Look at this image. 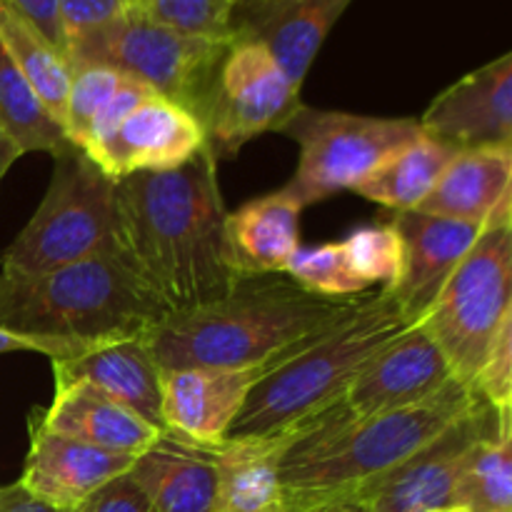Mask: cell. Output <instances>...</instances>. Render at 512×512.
<instances>
[{
  "mask_svg": "<svg viewBox=\"0 0 512 512\" xmlns=\"http://www.w3.org/2000/svg\"><path fill=\"white\" fill-rule=\"evenodd\" d=\"M455 153L458 148L423 133L405 148L395 150L375 173H370L355 188V193L395 213L418 210L420 203L433 193Z\"/></svg>",
  "mask_w": 512,
  "mask_h": 512,
  "instance_id": "25",
  "label": "cell"
},
{
  "mask_svg": "<svg viewBox=\"0 0 512 512\" xmlns=\"http://www.w3.org/2000/svg\"><path fill=\"white\" fill-rule=\"evenodd\" d=\"M53 370L75 375L128 408L145 423L165 433L163 423V370L150 355L145 335L95 345L75 360H58Z\"/></svg>",
  "mask_w": 512,
  "mask_h": 512,
  "instance_id": "23",
  "label": "cell"
},
{
  "mask_svg": "<svg viewBox=\"0 0 512 512\" xmlns=\"http://www.w3.org/2000/svg\"><path fill=\"white\" fill-rule=\"evenodd\" d=\"M510 313L512 220H500L480 230L423 325L448 358L455 378L473 388Z\"/></svg>",
  "mask_w": 512,
  "mask_h": 512,
  "instance_id": "8",
  "label": "cell"
},
{
  "mask_svg": "<svg viewBox=\"0 0 512 512\" xmlns=\"http://www.w3.org/2000/svg\"><path fill=\"white\" fill-rule=\"evenodd\" d=\"M233 40L180 33L133 8L125 18L70 43L68 60L73 68L108 65L120 70L188 110L203 125Z\"/></svg>",
  "mask_w": 512,
  "mask_h": 512,
  "instance_id": "7",
  "label": "cell"
},
{
  "mask_svg": "<svg viewBox=\"0 0 512 512\" xmlns=\"http://www.w3.org/2000/svg\"><path fill=\"white\" fill-rule=\"evenodd\" d=\"M453 378L448 358L425 325H410L365 363L335 408L348 420L373 418L423 403Z\"/></svg>",
  "mask_w": 512,
  "mask_h": 512,
  "instance_id": "12",
  "label": "cell"
},
{
  "mask_svg": "<svg viewBox=\"0 0 512 512\" xmlns=\"http://www.w3.org/2000/svg\"><path fill=\"white\" fill-rule=\"evenodd\" d=\"M435 512H468V510H460V508H455V510H435Z\"/></svg>",
  "mask_w": 512,
  "mask_h": 512,
  "instance_id": "41",
  "label": "cell"
},
{
  "mask_svg": "<svg viewBox=\"0 0 512 512\" xmlns=\"http://www.w3.org/2000/svg\"><path fill=\"white\" fill-rule=\"evenodd\" d=\"M358 300L320 298L288 275H245L225 298L168 315L145 343L160 370L275 363Z\"/></svg>",
  "mask_w": 512,
  "mask_h": 512,
  "instance_id": "3",
  "label": "cell"
},
{
  "mask_svg": "<svg viewBox=\"0 0 512 512\" xmlns=\"http://www.w3.org/2000/svg\"><path fill=\"white\" fill-rule=\"evenodd\" d=\"M278 133L300 148L298 170L283 188L308 208L340 190H355L425 130L413 118H373L300 103Z\"/></svg>",
  "mask_w": 512,
  "mask_h": 512,
  "instance_id": "9",
  "label": "cell"
},
{
  "mask_svg": "<svg viewBox=\"0 0 512 512\" xmlns=\"http://www.w3.org/2000/svg\"><path fill=\"white\" fill-rule=\"evenodd\" d=\"M30 448L18 483L35 498L60 510H78L120 475L130 473L135 455L93 448L48 433L30 418Z\"/></svg>",
  "mask_w": 512,
  "mask_h": 512,
  "instance_id": "17",
  "label": "cell"
},
{
  "mask_svg": "<svg viewBox=\"0 0 512 512\" xmlns=\"http://www.w3.org/2000/svg\"><path fill=\"white\" fill-rule=\"evenodd\" d=\"M288 3V0H238V8H235V15L240 13H250V10H263V8H273V5ZM235 23V20H233Z\"/></svg>",
  "mask_w": 512,
  "mask_h": 512,
  "instance_id": "39",
  "label": "cell"
},
{
  "mask_svg": "<svg viewBox=\"0 0 512 512\" xmlns=\"http://www.w3.org/2000/svg\"><path fill=\"white\" fill-rule=\"evenodd\" d=\"M305 512H365L360 505L350 503V500H340V503H325V505H318V508H310Z\"/></svg>",
  "mask_w": 512,
  "mask_h": 512,
  "instance_id": "40",
  "label": "cell"
},
{
  "mask_svg": "<svg viewBox=\"0 0 512 512\" xmlns=\"http://www.w3.org/2000/svg\"><path fill=\"white\" fill-rule=\"evenodd\" d=\"M303 205L285 188L240 205L225 218V260L245 275H285L300 245Z\"/></svg>",
  "mask_w": 512,
  "mask_h": 512,
  "instance_id": "20",
  "label": "cell"
},
{
  "mask_svg": "<svg viewBox=\"0 0 512 512\" xmlns=\"http://www.w3.org/2000/svg\"><path fill=\"white\" fill-rule=\"evenodd\" d=\"M0 43L33 85L45 108L63 125L70 80H73V65L68 55L55 48L8 0H0Z\"/></svg>",
  "mask_w": 512,
  "mask_h": 512,
  "instance_id": "26",
  "label": "cell"
},
{
  "mask_svg": "<svg viewBox=\"0 0 512 512\" xmlns=\"http://www.w3.org/2000/svg\"><path fill=\"white\" fill-rule=\"evenodd\" d=\"M278 363V360H275ZM275 363L250 368H175L163 370L165 433L203 448H218L243 413L253 385Z\"/></svg>",
  "mask_w": 512,
  "mask_h": 512,
  "instance_id": "14",
  "label": "cell"
},
{
  "mask_svg": "<svg viewBox=\"0 0 512 512\" xmlns=\"http://www.w3.org/2000/svg\"><path fill=\"white\" fill-rule=\"evenodd\" d=\"M118 255L168 313L225 298L240 275L225 260L218 160L208 145L180 168L115 180Z\"/></svg>",
  "mask_w": 512,
  "mask_h": 512,
  "instance_id": "1",
  "label": "cell"
},
{
  "mask_svg": "<svg viewBox=\"0 0 512 512\" xmlns=\"http://www.w3.org/2000/svg\"><path fill=\"white\" fill-rule=\"evenodd\" d=\"M205 148L203 125L153 93L135 105L108 135L85 148L108 178L120 180L135 173H163L180 168Z\"/></svg>",
  "mask_w": 512,
  "mask_h": 512,
  "instance_id": "13",
  "label": "cell"
},
{
  "mask_svg": "<svg viewBox=\"0 0 512 512\" xmlns=\"http://www.w3.org/2000/svg\"><path fill=\"white\" fill-rule=\"evenodd\" d=\"M128 3H130V5H133V8H135V5H138V0H128Z\"/></svg>",
  "mask_w": 512,
  "mask_h": 512,
  "instance_id": "42",
  "label": "cell"
},
{
  "mask_svg": "<svg viewBox=\"0 0 512 512\" xmlns=\"http://www.w3.org/2000/svg\"><path fill=\"white\" fill-rule=\"evenodd\" d=\"M18 158H23V155H20V150L15 148V145L10 143L8 135L0 130V183H3V178L8 175V170L13 168V163Z\"/></svg>",
  "mask_w": 512,
  "mask_h": 512,
  "instance_id": "38",
  "label": "cell"
},
{
  "mask_svg": "<svg viewBox=\"0 0 512 512\" xmlns=\"http://www.w3.org/2000/svg\"><path fill=\"white\" fill-rule=\"evenodd\" d=\"M0 512H80L78 510H60L45 500L35 498L33 493L23 488L20 483L5 485L0 488Z\"/></svg>",
  "mask_w": 512,
  "mask_h": 512,
  "instance_id": "37",
  "label": "cell"
},
{
  "mask_svg": "<svg viewBox=\"0 0 512 512\" xmlns=\"http://www.w3.org/2000/svg\"><path fill=\"white\" fill-rule=\"evenodd\" d=\"M80 512H155L148 495L140 490V485L130 478V473L120 475L113 483L100 488Z\"/></svg>",
  "mask_w": 512,
  "mask_h": 512,
  "instance_id": "35",
  "label": "cell"
},
{
  "mask_svg": "<svg viewBox=\"0 0 512 512\" xmlns=\"http://www.w3.org/2000/svg\"><path fill=\"white\" fill-rule=\"evenodd\" d=\"M290 280L308 293L330 300L360 298L365 285L353 273L343 243H323L315 248H300L285 270Z\"/></svg>",
  "mask_w": 512,
  "mask_h": 512,
  "instance_id": "29",
  "label": "cell"
},
{
  "mask_svg": "<svg viewBox=\"0 0 512 512\" xmlns=\"http://www.w3.org/2000/svg\"><path fill=\"white\" fill-rule=\"evenodd\" d=\"M138 3H140V0H138Z\"/></svg>",
  "mask_w": 512,
  "mask_h": 512,
  "instance_id": "43",
  "label": "cell"
},
{
  "mask_svg": "<svg viewBox=\"0 0 512 512\" xmlns=\"http://www.w3.org/2000/svg\"><path fill=\"white\" fill-rule=\"evenodd\" d=\"M483 400L470 385L450 380L423 403L363 420L335 405L305 420L280 463L283 510L305 512L348 500L373 480L418 455Z\"/></svg>",
  "mask_w": 512,
  "mask_h": 512,
  "instance_id": "2",
  "label": "cell"
},
{
  "mask_svg": "<svg viewBox=\"0 0 512 512\" xmlns=\"http://www.w3.org/2000/svg\"><path fill=\"white\" fill-rule=\"evenodd\" d=\"M345 255L365 288L380 285V290L393 285L403 273V238L393 223L358 228L343 240Z\"/></svg>",
  "mask_w": 512,
  "mask_h": 512,
  "instance_id": "31",
  "label": "cell"
},
{
  "mask_svg": "<svg viewBox=\"0 0 512 512\" xmlns=\"http://www.w3.org/2000/svg\"><path fill=\"white\" fill-rule=\"evenodd\" d=\"M405 328L410 323L383 290L360 298L343 318L295 345L253 385L228 438L288 433L325 413L365 363Z\"/></svg>",
  "mask_w": 512,
  "mask_h": 512,
  "instance_id": "5",
  "label": "cell"
},
{
  "mask_svg": "<svg viewBox=\"0 0 512 512\" xmlns=\"http://www.w3.org/2000/svg\"><path fill=\"white\" fill-rule=\"evenodd\" d=\"M133 10L128 0H58L60 23L70 43L125 18Z\"/></svg>",
  "mask_w": 512,
  "mask_h": 512,
  "instance_id": "34",
  "label": "cell"
},
{
  "mask_svg": "<svg viewBox=\"0 0 512 512\" xmlns=\"http://www.w3.org/2000/svg\"><path fill=\"white\" fill-rule=\"evenodd\" d=\"M458 508L512 512V430L475 448L458 490Z\"/></svg>",
  "mask_w": 512,
  "mask_h": 512,
  "instance_id": "28",
  "label": "cell"
},
{
  "mask_svg": "<svg viewBox=\"0 0 512 512\" xmlns=\"http://www.w3.org/2000/svg\"><path fill=\"white\" fill-rule=\"evenodd\" d=\"M298 430L300 425L263 438H228L213 448L218 512H285L280 463Z\"/></svg>",
  "mask_w": 512,
  "mask_h": 512,
  "instance_id": "24",
  "label": "cell"
},
{
  "mask_svg": "<svg viewBox=\"0 0 512 512\" xmlns=\"http://www.w3.org/2000/svg\"><path fill=\"white\" fill-rule=\"evenodd\" d=\"M8 3L20 10L55 48L68 55V40H65L63 23H60L58 0H8Z\"/></svg>",
  "mask_w": 512,
  "mask_h": 512,
  "instance_id": "36",
  "label": "cell"
},
{
  "mask_svg": "<svg viewBox=\"0 0 512 512\" xmlns=\"http://www.w3.org/2000/svg\"><path fill=\"white\" fill-rule=\"evenodd\" d=\"M418 213L480 228L512 220V145L460 148Z\"/></svg>",
  "mask_w": 512,
  "mask_h": 512,
  "instance_id": "19",
  "label": "cell"
},
{
  "mask_svg": "<svg viewBox=\"0 0 512 512\" xmlns=\"http://www.w3.org/2000/svg\"><path fill=\"white\" fill-rule=\"evenodd\" d=\"M403 238V273L393 285L383 288L410 325L423 323L438 300L440 290L455 273L480 235V225L438 215L395 213L390 220Z\"/></svg>",
  "mask_w": 512,
  "mask_h": 512,
  "instance_id": "15",
  "label": "cell"
},
{
  "mask_svg": "<svg viewBox=\"0 0 512 512\" xmlns=\"http://www.w3.org/2000/svg\"><path fill=\"white\" fill-rule=\"evenodd\" d=\"M130 478L155 512H218V468L213 448L163 433L138 455Z\"/></svg>",
  "mask_w": 512,
  "mask_h": 512,
  "instance_id": "21",
  "label": "cell"
},
{
  "mask_svg": "<svg viewBox=\"0 0 512 512\" xmlns=\"http://www.w3.org/2000/svg\"><path fill=\"white\" fill-rule=\"evenodd\" d=\"M498 435V418L488 405L480 403L428 448L360 488L348 500L365 512L455 510L460 483L475 448Z\"/></svg>",
  "mask_w": 512,
  "mask_h": 512,
  "instance_id": "11",
  "label": "cell"
},
{
  "mask_svg": "<svg viewBox=\"0 0 512 512\" xmlns=\"http://www.w3.org/2000/svg\"><path fill=\"white\" fill-rule=\"evenodd\" d=\"M300 105V88L263 43L235 35L203 118L205 145L215 160L235 158L245 143L280 125Z\"/></svg>",
  "mask_w": 512,
  "mask_h": 512,
  "instance_id": "10",
  "label": "cell"
},
{
  "mask_svg": "<svg viewBox=\"0 0 512 512\" xmlns=\"http://www.w3.org/2000/svg\"><path fill=\"white\" fill-rule=\"evenodd\" d=\"M0 130L8 135L20 155L48 153L58 158L70 148H78L68 138L63 125L45 108L3 43H0Z\"/></svg>",
  "mask_w": 512,
  "mask_h": 512,
  "instance_id": "27",
  "label": "cell"
},
{
  "mask_svg": "<svg viewBox=\"0 0 512 512\" xmlns=\"http://www.w3.org/2000/svg\"><path fill=\"white\" fill-rule=\"evenodd\" d=\"M168 315L120 255L43 275L0 273V328L15 333L95 348L148 335Z\"/></svg>",
  "mask_w": 512,
  "mask_h": 512,
  "instance_id": "4",
  "label": "cell"
},
{
  "mask_svg": "<svg viewBox=\"0 0 512 512\" xmlns=\"http://www.w3.org/2000/svg\"><path fill=\"white\" fill-rule=\"evenodd\" d=\"M353 0H288L273 8L235 15V35L270 50L290 83L300 88L335 20Z\"/></svg>",
  "mask_w": 512,
  "mask_h": 512,
  "instance_id": "22",
  "label": "cell"
},
{
  "mask_svg": "<svg viewBox=\"0 0 512 512\" xmlns=\"http://www.w3.org/2000/svg\"><path fill=\"white\" fill-rule=\"evenodd\" d=\"M420 125L458 150L512 145V50L445 88Z\"/></svg>",
  "mask_w": 512,
  "mask_h": 512,
  "instance_id": "16",
  "label": "cell"
},
{
  "mask_svg": "<svg viewBox=\"0 0 512 512\" xmlns=\"http://www.w3.org/2000/svg\"><path fill=\"white\" fill-rule=\"evenodd\" d=\"M128 78L130 75L108 68V65H75L63 120L65 133L73 140V145L83 148L98 115L115 98V93L128 83Z\"/></svg>",
  "mask_w": 512,
  "mask_h": 512,
  "instance_id": "30",
  "label": "cell"
},
{
  "mask_svg": "<svg viewBox=\"0 0 512 512\" xmlns=\"http://www.w3.org/2000/svg\"><path fill=\"white\" fill-rule=\"evenodd\" d=\"M53 178L18 238L0 255L8 275H43L103 255H118L115 180L80 148L53 158Z\"/></svg>",
  "mask_w": 512,
  "mask_h": 512,
  "instance_id": "6",
  "label": "cell"
},
{
  "mask_svg": "<svg viewBox=\"0 0 512 512\" xmlns=\"http://www.w3.org/2000/svg\"><path fill=\"white\" fill-rule=\"evenodd\" d=\"M135 8L180 33L215 40L235 38L238 0H140Z\"/></svg>",
  "mask_w": 512,
  "mask_h": 512,
  "instance_id": "32",
  "label": "cell"
},
{
  "mask_svg": "<svg viewBox=\"0 0 512 512\" xmlns=\"http://www.w3.org/2000/svg\"><path fill=\"white\" fill-rule=\"evenodd\" d=\"M473 390L498 418V438L508 435L512 430V313L505 320Z\"/></svg>",
  "mask_w": 512,
  "mask_h": 512,
  "instance_id": "33",
  "label": "cell"
},
{
  "mask_svg": "<svg viewBox=\"0 0 512 512\" xmlns=\"http://www.w3.org/2000/svg\"><path fill=\"white\" fill-rule=\"evenodd\" d=\"M53 375V400L48 408L30 415L48 433L135 458L153 448L163 435V430L145 423L88 380L65 375L60 370H53Z\"/></svg>",
  "mask_w": 512,
  "mask_h": 512,
  "instance_id": "18",
  "label": "cell"
}]
</instances>
